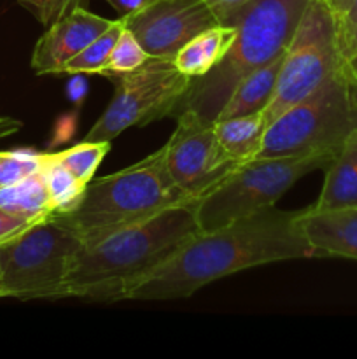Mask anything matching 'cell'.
<instances>
[{
    "instance_id": "obj_1",
    "label": "cell",
    "mask_w": 357,
    "mask_h": 359,
    "mask_svg": "<svg viewBox=\"0 0 357 359\" xmlns=\"http://www.w3.org/2000/svg\"><path fill=\"white\" fill-rule=\"evenodd\" d=\"M300 216L301 210L268 207L217 230L200 231L139 284L130 300H178L241 270L315 258V249L301 230Z\"/></svg>"
},
{
    "instance_id": "obj_2",
    "label": "cell",
    "mask_w": 357,
    "mask_h": 359,
    "mask_svg": "<svg viewBox=\"0 0 357 359\" xmlns=\"http://www.w3.org/2000/svg\"><path fill=\"white\" fill-rule=\"evenodd\" d=\"M200 231L196 202H189L94 244H80L70 263L66 294L100 304L130 300L139 284Z\"/></svg>"
},
{
    "instance_id": "obj_3",
    "label": "cell",
    "mask_w": 357,
    "mask_h": 359,
    "mask_svg": "<svg viewBox=\"0 0 357 359\" xmlns=\"http://www.w3.org/2000/svg\"><path fill=\"white\" fill-rule=\"evenodd\" d=\"M189 202L198 200L186 195L170 177L163 146L115 174L91 179L72 210L51 217L86 245Z\"/></svg>"
},
{
    "instance_id": "obj_4",
    "label": "cell",
    "mask_w": 357,
    "mask_h": 359,
    "mask_svg": "<svg viewBox=\"0 0 357 359\" xmlns=\"http://www.w3.org/2000/svg\"><path fill=\"white\" fill-rule=\"evenodd\" d=\"M312 0H251L227 25L237 28L233 44L220 62L191 81L174 118L192 111L214 123L244 77L284 55Z\"/></svg>"
},
{
    "instance_id": "obj_5",
    "label": "cell",
    "mask_w": 357,
    "mask_h": 359,
    "mask_svg": "<svg viewBox=\"0 0 357 359\" xmlns=\"http://www.w3.org/2000/svg\"><path fill=\"white\" fill-rule=\"evenodd\" d=\"M357 128V90L340 69L266 126L258 158L322 156L332 161Z\"/></svg>"
},
{
    "instance_id": "obj_6",
    "label": "cell",
    "mask_w": 357,
    "mask_h": 359,
    "mask_svg": "<svg viewBox=\"0 0 357 359\" xmlns=\"http://www.w3.org/2000/svg\"><path fill=\"white\" fill-rule=\"evenodd\" d=\"M329 163L331 160L322 156L254 158L244 161L196 202L200 230H217L275 207L300 179L315 170H324Z\"/></svg>"
},
{
    "instance_id": "obj_7",
    "label": "cell",
    "mask_w": 357,
    "mask_h": 359,
    "mask_svg": "<svg viewBox=\"0 0 357 359\" xmlns=\"http://www.w3.org/2000/svg\"><path fill=\"white\" fill-rule=\"evenodd\" d=\"M80 241L51 216L0 244L2 298L59 300Z\"/></svg>"
},
{
    "instance_id": "obj_8",
    "label": "cell",
    "mask_w": 357,
    "mask_h": 359,
    "mask_svg": "<svg viewBox=\"0 0 357 359\" xmlns=\"http://www.w3.org/2000/svg\"><path fill=\"white\" fill-rule=\"evenodd\" d=\"M115 95L86 133L91 142L112 139L132 126H146L164 116L174 118L178 104L191 86V77L182 74L174 58H153L132 72L105 74Z\"/></svg>"
},
{
    "instance_id": "obj_9",
    "label": "cell",
    "mask_w": 357,
    "mask_h": 359,
    "mask_svg": "<svg viewBox=\"0 0 357 359\" xmlns=\"http://www.w3.org/2000/svg\"><path fill=\"white\" fill-rule=\"evenodd\" d=\"M340 69L336 18L326 0H312L284 53L266 123L321 88Z\"/></svg>"
},
{
    "instance_id": "obj_10",
    "label": "cell",
    "mask_w": 357,
    "mask_h": 359,
    "mask_svg": "<svg viewBox=\"0 0 357 359\" xmlns=\"http://www.w3.org/2000/svg\"><path fill=\"white\" fill-rule=\"evenodd\" d=\"M175 119L177 128L164 144L168 172L186 195L200 200L240 163L223 149L214 123L192 111H182Z\"/></svg>"
},
{
    "instance_id": "obj_11",
    "label": "cell",
    "mask_w": 357,
    "mask_h": 359,
    "mask_svg": "<svg viewBox=\"0 0 357 359\" xmlns=\"http://www.w3.org/2000/svg\"><path fill=\"white\" fill-rule=\"evenodd\" d=\"M121 20L153 58H175L178 49L200 32L219 25L203 0H153Z\"/></svg>"
},
{
    "instance_id": "obj_12",
    "label": "cell",
    "mask_w": 357,
    "mask_h": 359,
    "mask_svg": "<svg viewBox=\"0 0 357 359\" xmlns=\"http://www.w3.org/2000/svg\"><path fill=\"white\" fill-rule=\"evenodd\" d=\"M115 20H107L91 13L86 7H77L69 14L46 27L31 53V69L35 74H62L63 65L79 55L86 46L100 37Z\"/></svg>"
},
{
    "instance_id": "obj_13",
    "label": "cell",
    "mask_w": 357,
    "mask_h": 359,
    "mask_svg": "<svg viewBox=\"0 0 357 359\" xmlns=\"http://www.w3.org/2000/svg\"><path fill=\"white\" fill-rule=\"evenodd\" d=\"M301 230L317 256L357 262V205L345 209L301 210Z\"/></svg>"
},
{
    "instance_id": "obj_14",
    "label": "cell",
    "mask_w": 357,
    "mask_h": 359,
    "mask_svg": "<svg viewBox=\"0 0 357 359\" xmlns=\"http://www.w3.org/2000/svg\"><path fill=\"white\" fill-rule=\"evenodd\" d=\"M326 179L315 210L345 209L357 205V128L342 146L340 153L324 168Z\"/></svg>"
},
{
    "instance_id": "obj_15",
    "label": "cell",
    "mask_w": 357,
    "mask_h": 359,
    "mask_svg": "<svg viewBox=\"0 0 357 359\" xmlns=\"http://www.w3.org/2000/svg\"><path fill=\"white\" fill-rule=\"evenodd\" d=\"M282 60L284 55H280L279 58L272 60L265 67H259L254 72L248 74L247 77H244L238 83V86L234 88L233 93L230 95V98L226 100L216 121L238 118V116L255 114V112H265L270 102H272L273 93H275Z\"/></svg>"
},
{
    "instance_id": "obj_16",
    "label": "cell",
    "mask_w": 357,
    "mask_h": 359,
    "mask_svg": "<svg viewBox=\"0 0 357 359\" xmlns=\"http://www.w3.org/2000/svg\"><path fill=\"white\" fill-rule=\"evenodd\" d=\"M237 28L233 25H214L200 32L188 44L182 46L174 62L182 74L191 79L209 74L220 62L233 44Z\"/></svg>"
},
{
    "instance_id": "obj_17",
    "label": "cell",
    "mask_w": 357,
    "mask_h": 359,
    "mask_svg": "<svg viewBox=\"0 0 357 359\" xmlns=\"http://www.w3.org/2000/svg\"><path fill=\"white\" fill-rule=\"evenodd\" d=\"M266 126L268 123H266L265 112L238 116V118L214 123L217 140L223 149L238 163L258 158L262 140H265Z\"/></svg>"
},
{
    "instance_id": "obj_18",
    "label": "cell",
    "mask_w": 357,
    "mask_h": 359,
    "mask_svg": "<svg viewBox=\"0 0 357 359\" xmlns=\"http://www.w3.org/2000/svg\"><path fill=\"white\" fill-rule=\"evenodd\" d=\"M0 209L35 221L51 216L52 205L42 172H35L16 184L0 186Z\"/></svg>"
},
{
    "instance_id": "obj_19",
    "label": "cell",
    "mask_w": 357,
    "mask_h": 359,
    "mask_svg": "<svg viewBox=\"0 0 357 359\" xmlns=\"http://www.w3.org/2000/svg\"><path fill=\"white\" fill-rule=\"evenodd\" d=\"M48 186L52 214L72 210L86 191V182L79 181L66 167H63L52 153H44V163L41 168Z\"/></svg>"
},
{
    "instance_id": "obj_20",
    "label": "cell",
    "mask_w": 357,
    "mask_h": 359,
    "mask_svg": "<svg viewBox=\"0 0 357 359\" xmlns=\"http://www.w3.org/2000/svg\"><path fill=\"white\" fill-rule=\"evenodd\" d=\"M121 30L122 20L119 18V20H115L114 25H112L111 28H107L100 37L94 39V41L91 42L90 46H86L79 55H76L72 60H69V62L63 65L62 74H72V76H76V74H83V76L84 74H100L102 76V72H104L105 67H107L108 56H111L112 48H114L115 39L119 37Z\"/></svg>"
},
{
    "instance_id": "obj_21",
    "label": "cell",
    "mask_w": 357,
    "mask_h": 359,
    "mask_svg": "<svg viewBox=\"0 0 357 359\" xmlns=\"http://www.w3.org/2000/svg\"><path fill=\"white\" fill-rule=\"evenodd\" d=\"M340 72L357 90V0H350L346 9L336 18Z\"/></svg>"
},
{
    "instance_id": "obj_22",
    "label": "cell",
    "mask_w": 357,
    "mask_h": 359,
    "mask_svg": "<svg viewBox=\"0 0 357 359\" xmlns=\"http://www.w3.org/2000/svg\"><path fill=\"white\" fill-rule=\"evenodd\" d=\"M108 149H111V142H107V140H100V142L84 140V142L77 144V146L70 147V149H63L59 153L52 154L79 181L88 184L93 179L94 172L100 167V163L104 161Z\"/></svg>"
},
{
    "instance_id": "obj_23",
    "label": "cell",
    "mask_w": 357,
    "mask_h": 359,
    "mask_svg": "<svg viewBox=\"0 0 357 359\" xmlns=\"http://www.w3.org/2000/svg\"><path fill=\"white\" fill-rule=\"evenodd\" d=\"M149 58L150 56L147 55L146 49L142 48V44L136 41L135 35L122 25L121 34L115 39V44L114 48H112L111 56H108L107 67H105V70L102 72V76H105V74L132 72V70L139 69V67L142 65V63H146Z\"/></svg>"
},
{
    "instance_id": "obj_24",
    "label": "cell",
    "mask_w": 357,
    "mask_h": 359,
    "mask_svg": "<svg viewBox=\"0 0 357 359\" xmlns=\"http://www.w3.org/2000/svg\"><path fill=\"white\" fill-rule=\"evenodd\" d=\"M44 163V153L30 149L0 151V186L16 184L38 172Z\"/></svg>"
},
{
    "instance_id": "obj_25",
    "label": "cell",
    "mask_w": 357,
    "mask_h": 359,
    "mask_svg": "<svg viewBox=\"0 0 357 359\" xmlns=\"http://www.w3.org/2000/svg\"><path fill=\"white\" fill-rule=\"evenodd\" d=\"M18 2L30 11L44 27H49L70 11L86 7L90 0H18Z\"/></svg>"
},
{
    "instance_id": "obj_26",
    "label": "cell",
    "mask_w": 357,
    "mask_h": 359,
    "mask_svg": "<svg viewBox=\"0 0 357 359\" xmlns=\"http://www.w3.org/2000/svg\"><path fill=\"white\" fill-rule=\"evenodd\" d=\"M34 223H37V221L30 219L27 216H20V214L9 212L6 209H0V244L20 235L21 231L30 228Z\"/></svg>"
},
{
    "instance_id": "obj_27",
    "label": "cell",
    "mask_w": 357,
    "mask_h": 359,
    "mask_svg": "<svg viewBox=\"0 0 357 359\" xmlns=\"http://www.w3.org/2000/svg\"><path fill=\"white\" fill-rule=\"evenodd\" d=\"M206 6L212 9V13L216 14L217 21L220 25H227L231 21V18L245 6L251 0H203Z\"/></svg>"
},
{
    "instance_id": "obj_28",
    "label": "cell",
    "mask_w": 357,
    "mask_h": 359,
    "mask_svg": "<svg viewBox=\"0 0 357 359\" xmlns=\"http://www.w3.org/2000/svg\"><path fill=\"white\" fill-rule=\"evenodd\" d=\"M105 2H108L114 7L115 13L119 14V18H126L142 11L144 7L149 6L153 0H105Z\"/></svg>"
},
{
    "instance_id": "obj_29",
    "label": "cell",
    "mask_w": 357,
    "mask_h": 359,
    "mask_svg": "<svg viewBox=\"0 0 357 359\" xmlns=\"http://www.w3.org/2000/svg\"><path fill=\"white\" fill-rule=\"evenodd\" d=\"M20 130H21L20 119L9 118V116H0V139L14 135V133L20 132Z\"/></svg>"
},
{
    "instance_id": "obj_30",
    "label": "cell",
    "mask_w": 357,
    "mask_h": 359,
    "mask_svg": "<svg viewBox=\"0 0 357 359\" xmlns=\"http://www.w3.org/2000/svg\"><path fill=\"white\" fill-rule=\"evenodd\" d=\"M350 0H326V4H328L329 7H331L332 14H335V18H338L340 14L343 13V11L346 9V6H349Z\"/></svg>"
},
{
    "instance_id": "obj_31",
    "label": "cell",
    "mask_w": 357,
    "mask_h": 359,
    "mask_svg": "<svg viewBox=\"0 0 357 359\" xmlns=\"http://www.w3.org/2000/svg\"><path fill=\"white\" fill-rule=\"evenodd\" d=\"M0 298H2V273H0Z\"/></svg>"
}]
</instances>
